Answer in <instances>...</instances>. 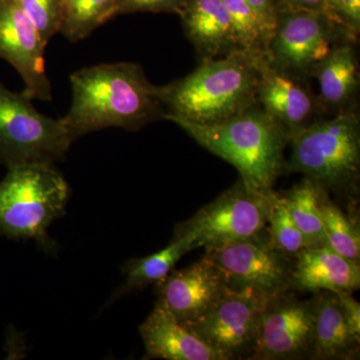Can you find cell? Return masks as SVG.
<instances>
[{
	"instance_id": "obj_24",
	"label": "cell",
	"mask_w": 360,
	"mask_h": 360,
	"mask_svg": "<svg viewBox=\"0 0 360 360\" xmlns=\"http://www.w3.org/2000/svg\"><path fill=\"white\" fill-rule=\"evenodd\" d=\"M236 32L239 51L262 56L266 53L269 37L246 0H222Z\"/></svg>"
},
{
	"instance_id": "obj_26",
	"label": "cell",
	"mask_w": 360,
	"mask_h": 360,
	"mask_svg": "<svg viewBox=\"0 0 360 360\" xmlns=\"http://www.w3.org/2000/svg\"><path fill=\"white\" fill-rule=\"evenodd\" d=\"M35 26L44 44L59 32L63 20V0H15Z\"/></svg>"
},
{
	"instance_id": "obj_18",
	"label": "cell",
	"mask_w": 360,
	"mask_h": 360,
	"mask_svg": "<svg viewBox=\"0 0 360 360\" xmlns=\"http://www.w3.org/2000/svg\"><path fill=\"white\" fill-rule=\"evenodd\" d=\"M187 39L203 59L239 51L236 32L222 0H186L179 14Z\"/></svg>"
},
{
	"instance_id": "obj_17",
	"label": "cell",
	"mask_w": 360,
	"mask_h": 360,
	"mask_svg": "<svg viewBox=\"0 0 360 360\" xmlns=\"http://www.w3.org/2000/svg\"><path fill=\"white\" fill-rule=\"evenodd\" d=\"M355 42L341 40L315 68L311 77L317 80L316 97L322 115H338L354 108L359 89V65Z\"/></svg>"
},
{
	"instance_id": "obj_23",
	"label": "cell",
	"mask_w": 360,
	"mask_h": 360,
	"mask_svg": "<svg viewBox=\"0 0 360 360\" xmlns=\"http://www.w3.org/2000/svg\"><path fill=\"white\" fill-rule=\"evenodd\" d=\"M319 206L329 248L341 257L359 264V221L354 217H348L340 206L335 205L324 188L321 191Z\"/></svg>"
},
{
	"instance_id": "obj_5",
	"label": "cell",
	"mask_w": 360,
	"mask_h": 360,
	"mask_svg": "<svg viewBox=\"0 0 360 360\" xmlns=\"http://www.w3.org/2000/svg\"><path fill=\"white\" fill-rule=\"evenodd\" d=\"M70 186L54 165L7 168L0 181V238L34 240L51 250V225L65 213Z\"/></svg>"
},
{
	"instance_id": "obj_4",
	"label": "cell",
	"mask_w": 360,
	"mask_h": 360,
	"mask_svg": "<svg viewBox=\"0 0 360 360\" xmlns=\"http://www.w3.org/2000/svg\"><path fill=\"white\" fill-rule=\"evenodd\" d=\"M284 170L304 174L348 202L359 200L360 116L356 108L319 117L290 139Z\"/></svg>"
},
{
	"instance_id": "obj_20",
	"label": "cell",
	"mask_w": 360,
	"mask_h": 360,
	"mask_svg": "<svg viewBox=\"0 0 360 360\" xmlns=\"http://www.w3.org/2000/svg\"><path fill=\"white\" fill-rule=\"evenodd\" d=\"M191 250V243L186 238L174 236L162 250L148 257L129 259L123 266L124 281L113 292L110 302L150 284L160 283L174 270L180 258Z\"/></svg>"
},
{
	"instance_id": "obj_8",
	"label": "cell",
	"mask_w": 360,
	"mask_h": 360,
	"mask_svg": "<svg viewBox=\"0 0 360 360\" xmlns=\"http://www.w3.org/2000/svg\"><path fill=\"white\" fill-rule=\"evenodd\" d=\"M341 40L348 39L326 13L277 6L265 56L276 68L311 77L315 68Z\"/></svg>"
},
{
	"instance_id": "obj_30",
	"label": "cell",
	"mask_w": 360,
	"mask_h": 360,
	"mask_svg": "<svg viewBox=\"0 0 360 360\" xmlns=\"http://www.w3.org/2000/svg\"><path fill=\"white\" fill-rule=\"evenodd\" d=\"M340 300L341 309L347 319L348 326L354 331L355 335L360 338V304L352 296V292L341 291L336 293Z\"/></svg>"
},
{
	"instance_id": "obj_31",
	"label": "cell",
	"mask_w": 360,
	"mask_h": 360,
	"mask_svg": "<svg viewBox=\"0 0 360 360\" xmlns=\"http://www.w3.org/2000/svg\"><path fill=\"white\" fill-rule=\"evenodd\" d=\"M277 6L326 13V0H276Z\"/></svg>"
},
{
	"instance_id": "obj_10",
	"label": "cell",
	"mask_w": 360,
	"mask_h": 360,
	"mask_svg": "<svg viewBox=\"0 0 360 360\" xmlns=\"http://www.w3.org/2000/svg\"><path fill=\"white\" fill-rule=\"evenodd\" d=\"M205 252L224 269L233 290L250 288L269 300L290 291L293 258L272 245L267 226L252 238Z\"/></svg>"
},
{
	"instance_id": "obj_21",
	"label": "cell",
	"mask_w": 360,
	"mask_h": 360,
	"mask_svg": "<svg viewBox=\"0 0 360 360\" xmlns=\"http://www.w3.org/2000/svg\"><path fill=\"white\" fill-rule=\"evenodd\" d=\"M322 188L315 180L304 176L288 191L279 193L302 231L307 248L328 246L319 206Z\"/></svg>"
},
{
	"instance_id": "obj_14",
	"label": "cell",
	"mask_w": 360,
	"mask_h": 360,
	"mask_svg": "<svg viewBox=\"0 0 360 360\" xmlns=\"http://www.w3.org/2000/svg\"><path fill=\"white\" fill-rule=\"evenodd\" d=\"M229 288L226 274L206 255L156 283L158 300L186 326L212 309Z\"/></svg>"
},
{
	"instance_id": "obj_22",
	"label": "cell",
	"mask_w": 360,
	"mask_h": 360,
	"mask_svg": "<svg viewBox=\"0 0 360 360\" xmlns=\"http://www.w3.org/2000/svg\"><path fill=\"white\" fill-rule=\"evenodd\" d=\"M120 0H63L59 33L71 42L89 37L96 28L115 18Z\"/></svg>"
},
{
	"instance_id": "obj_28",
	"label": "cell",
	"mask_w": 360,
	"mask_h": 360,
	"mask_svg": "<svg viewBox=\"0 0 360 360\" xmlns=\"http://www.w3.org/2000/svg\"><path fill=\"white\" fill-rule=\"evenodd\" d=\"M186 0H120L118 14L167 13L179 14Z\"/></svg>"
},
{
	"instance_id": "obj_19",
	"label": "cell",
	"mask_w": 360,
	"mask_h": 360,
	"mask_svg": "<svg viewBox=\"0 0 360 360\" xmlns=\"http://www.w3.org/2000/svg\"><path fill=\"white\" fill-rule=\"evenodd\" d=\"M312 300L314 345L310 359H359L360 338L348 326L336 293L319 291Z\"/></svg>"
},
{
	"instance_id": "obj_3",
	"label": "cell",
	"mask_w": 360,
	"mask_h": 360,
	"mask_svg": "<svg viewBox=\"0 0 360 360\" xmlns=\"http://www.w3.org/2000/svg\"><path fill=\"white\" fill-rule=\"evenodd\" d=\"M212 155L238 169L251 191L269 196L284 172V150L290 144L286 130L259 105L238 116L214 123L198 124L165 116Z\"/></svg>"
},
{
	"instance_id": "obj_29",
	"label": "cell",
	"mask_w": 360,
	"mask_h": 360,
	"mask_svg": "<svg viewBox=\"0 0 360 360\" xmlns=\"http://www.w3.org/2000/svg\"><path fill=\"white\" fill-rule=\"evenodd\" d=\"M246 2L250 4L257 18H259L270 39L276 26V0H246Z\"/></svg>"
},
{
	"instance_id": "obj_6",
	"label": "cell",
	"mask_w": 360,
	"mask_h": 360,
	"mask_svg": "<svg viewBox=\"0 0 360 360\" xmlns=\"http://www.w3.org/2000/svg\"><path fill=\"white\" fill-rule=\"evenodd\" d=\"M32 101L25 92L11 91L0 82V165L6 168L54 165L72 144L61 118L42 115Z\"/></svg>"
},
{
	"instance_id": "obj_16",
	"label": "cell",
	"mask_w": 360,
	"mask_h": 360,
	"mask_svg": "<svg viewBox=\"0 0 360 360\" xmlns=\"http://www.w3.org/2000/svg\"><path fill=\"white\" fill-rule=\"evenodd\" d=\"M359 288V264L341 257L329 246L305 248L293 258L290 291L352 293Z\"/></svg>"
},
{
	"instance_id": "obj_2",
	"label": "cell",
	"mask_w": 360,
	"mask_h": 360,
	"mask_svg": "<svg viewBox=\"0 0 360 360\" xmlns=\"http://www.w3.org/2000/svg\"><path fill=\"white\" fill-rule=\"evenodd\" d=\"M262 56L234 51L219 58L203 59L186 77L158 87L161 103L167 110L165 117L214 124L258 105Z\"/></svg>"
},
{
	"instance_id": "obj_9",
	"label": "cell",
	"mask_w": 360,
	"mask_h": 360,
	"mask_svg": "<svg viewBox=\"0 0 360 360\" xmlns=\"http://www.w3.org/2000/svg\"><path fill=\"white\" fill-rule=\"evenodd\" d=\"M269 300L250 288H229L212 309L187 326L222 359H250Z\"/></svg>"
},
{
	"instance_id": "obj_11",
	"label": "cell",
	"mask_w": 360,
	"mask_h": 360,
	"mask_svg": "<svg viewBox=\"0 0 360 360\" xmlns=\"http://www.w3.org/2000/svg\"><path fill=\"white\" fill-rule=\"evenodd\" d=\"M312 345L314 300L286 291L269 300L262 311L250 359H310Z\"/></svg>"
},
{
	"instance_id": "obj_13",
	"label": "cell",
	"mask_w": 360,
	"mask_h": 360,
	"mask_svg": "<svg viewBox=\"0 0 360 360\" xmlns=\"http://www.w3.org/2000/svg\"><path fill=\"white\" fill-rule=\"evenodd\" d=\"M309 78L276 68L265 54L260 58L258 105L286 130L290 139L323 116Z\"/></svg>"
},
{
	"instance_id": "obj_1",
	"label": "cell",
	"mask_w": 360,
	"mask_h": 360,
	"mask_svg": "<svg viewBox=\"0 0 360 360\" xmlns=\"http://www.w3.org/2000/svg\"><path fill=\"white\" fill-rule=\"evenodd\" d=\"M70 82L72 103L61 120L73 141L106 127L134 131L167 113L158 86L148 82L136 63L82 68L71 75Z\"/></svg>"
},
{
	"instance_id": "obj_27",
	"label": "cell",
	"mask_w": 360,
	"mask_h": 360,
	"mask_svg": "<svg viewBox=\"0 0 360 360\" xmlns=\"http://www.w3.org/2000/svg\"><path fill=\"white\" fill-rule=\"evenodd\" d=\"M326 14L350 41L360 34V0H326Z\"/></svg>"
},
{
	"instance_id": "obj_15",
	"label": "cell",
	"mask_w": 360,
	"mask_h": 360,
	"mask_svg": "<svg viewBox=\"0 0 360 360\" xmlns=\"http://www.w3.org/2000/svg\"><path fill=\"white\" fill-rule=\"evenodd\" d=\"M139 333L148 359L224 360L158 300Z\"/></svg>"
},
{
	"instance_id": "obj_25",
	"label": "cell",
	"mask_w": 360,
	"mask_h": 360,
	"mask_svg": "<svg viewBox=\"0 0 360 360\" xmlns=\"http://www.w3.org/2000/svg\"><path fill=\"white\" fill-rule=\"evenodd\" d=\"M267 231L272 245L288 257L295 258L307 248L302 231L298 229L281 194L274 193L270 205Z\"/></svg>"
},
{
	"instance_id": "obj_7",
	"label": "cell",
	"mask_w": 360,
	"mask_h": 360,
	"mask_svg": "<svg viewBox=\"0 0 360 360\" xmlns=\"http://www.w3.org/2000/svg\"><path fill=\"white\" fill-rule=\"evenodd\" d=\"M274 193L262 195L239 179L193 217L177 224L174 236L186 238L193 250L210 251L257 236L266 229Z\"/></svg>"
},
{
	"instance_id": "obj_12",
	"label": "cell",
	"mask_w": 360,
	"mask_h": 360,
	"mask_svg": "<svg viewBox=\"0 0 360 360\" xmlns=\"http://www.w3.org/2000/svg\"><path fill=\"white\" fill-rule=\"evenodd\" d=\"M45 44L15 0H0V59L18 70L32 99L49 101L51 82L45 70Z\"/></svg>"
}]
</instances>
